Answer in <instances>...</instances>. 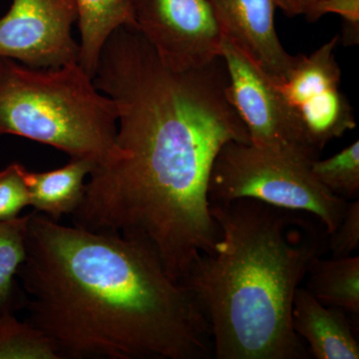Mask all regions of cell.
I'll list each match as a JSON object with an SVG mask.
<instances>
[{"mask_svg":"<svg viewBox=\"0 0 359 359\" xmlns=\"http://www.w3.org/2000/svg\"><path fill=\"white\" fill-rule=\"evenodd\" d=\"M94 168L93 163L82 159H70L65 167L42 173L29 172L23 167L30 205L54 221L73 214L83 200L85 179Z\"/></svg>","mask_w":359,"mask_h":359,"instance_id":"obj_12","label":"cell"},{"mask_svg":"<svg viewBox=\"0 0 359 359\" xmlns=\"http://www.w3.org/2000/svg\"><path fill=\"white\" fill-rule=\"evenodd\" d=\"M29 214L0 222V316L25 309L27 295L16 280L25 259V238Z\"/></svg>","mask_w":359,"mask_h":359,"instance_id":"obj_15","label":"cell"},{"mask_svg":"<svg viewBox=\"0 0 359 359\" xmlns=\"http://www.w3.org/2000/svg\"><path fill=\"white\" fill-rule=\"evenodd\" d=\"M219 229L180 283L211 328L218 359H306L292 325L295 290L328 248L313 215L238 199L210 205Z\"/></svg>","mask_w":359,"mask_h":359,"instance_id":"obj_3","label":"cell"},{"mask_svg":"<svg viewBox=\"0 0 359 359\" xmlns=\"http://www.w3.org/2000/svg\"><path fill=\"white\" fill-rule=\"evenodd\" d=\"M292 325L316 359H358L359 344L344 309L321 304L306 287L295 290Z\"/></svg>","mask_w":359,"mask_h":359,"instance_id":"obj_11","label":"cell"},{"mask_svg":"<svg viewBox=\"0 0 359 359\" xmlns=\"http://www.w3.org/2000/svg\"><path fill=\"white\" fill-rule=\"evenodd\" d=\"M136 28L172 69L204 67L221 56L222 33L208 0H129Z\"/></svg>","mask_w":359,"mask_h":359,"instance_id":"obj_8","label":"cell"},{"mask_svg":"<svg viewBox=\"0 0 359 359\" xmlns=\"http://www.w3.org/2000/svg\"><path fill=\"white\" fill-rule=\"evenodd\" d=\"M23 167L20 163H13L0 171V222L18 218L20 212L30 205Z\"/></svg>","mask_w":359,"mask_h":359,"instance_id":"obj_18","label":"cell"},{"mask_svg":"<svg viewBox=\"0 0 359 359\" xmlns=\"http://www.w3.org/2000/svg\"><path fill=\"white\" fill-rule=\"evenodd\" d=\"M117 121L112 99L78 63L36 69L0 56V136L39 142L96 168L119 153Z\"/></svg>","mask_w":359,"mask_h":359,"instance_id":"obj_4","label":"cell"},{"mask_svg":"<svg viewBox=\"0 0 359 359\" xmlns=\"http://www.w3.org/2000/svg\"><path fill=\"white\" fill-rule=\"evenodd\" d=\"M328 247L332 257L351 256L359 247V201L353 200L347 204L344 218L332 235H330Z\"/></svg>","mask_w":359,"mask_h":359,"instance_id":"obj_20","label":"cell"},{"mask_svg":"<svg viewBox=\"0 0 359 359\" xmlns=\"http://www.w3.org/2000/svg\"><path fill=\"white\" fill-rule=\"evenodd\" d=\"M80 32L78 65L92 79L95 77L101 52L115 30L136 28L129 0H75Z\"/></svg>","mask_w":359,"mask_h":359,"instance_id":"obj_13","label":"cell"},{"mask_svg":"<svg viewBox=\"0 0 359 359\" xmlns=\"http://www.w3.org/2000/svg\"><path fill=\"white\" fill-rule=\"evenodd\" d=\"M77 20L75 0H13L0 18V56L36 69L78 63L80 46L71 34Z\"/></svg>","mask_w":359,"mask_h":359,"instance_id":"obj_9","label":"cell"},{"mask_svg":"<svg viewBox=\"0 0 359 359\" xmlns=\"http://www.w3.org/2000/svg\"><path fill=\"white\" fill-rule=\"evenodd\" d=\"M28 323L61 359H205L211 328L148 245L30 212L18 268Z\"/></svg>","mask_w":359,"mask_h":359,"instance_id":"obj_2","label":"cell"},{"mask_svg":"<svg viewBox=\"0 0 359 359\" xmlns=\"http://www.w3.org/2000/svg\"><path fill=\"white\" fill-rule=\"evenodd\" d=\"M222 36L236 45L273 79L289 74L299 55H290L276 32L273 0H208Z\"/></svg>","mask_w":359,"mask_h":359,"instance_id":"obj_10","label":"cell"},{"mask_svg":"<svg viewBox=\"0 0 359 359\" xmlns=\"http://www.w3.org/2000/svg\"><path fill=\"white\" fill-rule=\"evenodd\" d=\"M311 173L330 192L342 199H358L359 142L325 160H314Z\"/></svg>","mask_w":359,"mask_h":359,"instance_id":"obj_17","label":"cell"},{"mask_svg":"<svg viewBox=\"0 0 359 359\" xmlns=\"http://www.w3.org/2000/svg\"><path fill=\"white\" fill-rule=\"evenodd\" d=\"M306 276V289L321 304L359 316L358 256L316 257Z\"/></svg>","mask_w":359,"mask_h":359,"instance_id":"obj_14","label":"cell"},{"mask_svg":"<svg viewBox=\"0 0 359 359\" xmlns=\"http://www.w3.org/2000/svg\"><path fill=\"white\" fill-rule=\"evenodd\" d=\"M0 359H61L55 346L39 328L14 313L0 316Z\"/></svg>","mask_w":359,"mask_h":359,"instance_id":"obj_16","label":"cell"},{"mask_svg":"<svg viewBox=\"0 0 359 359\" xmlns=\"http://www.w3.org/2000/svg\"><path fill=\"white\" fill-rule=\"evenodd\" d=\"M327 13L339 14L344 18V43L359 41V0H318L306 20L316 21Z\"/></svg>","mask_w":359,"mask_h":359,"instance_id":"obj_19","label":"cell"},{"mask_svg":"<svg viewBox=\"0 0 359 359\" xmlns=\"http://www.w3.org/2000/svg\"><path fill=\"white\" fill-rule=\"evenodd\" d=\"M276 7L282 9L290 18L304 15L308 18L318 0H273Z\"/></svg>","mask_w":359,"mask_h":359,"instance_id":"obj_21","label":"cell"},{"mask_svg":"<svg viewBox=\"0 0 359 359\" xmlns=\"http://www.w3.org/2000/svg\"><path fill=\"white\" fill-rule=\"evenodd\" d=\"M221 56L229 74L226 95L244 122L250 144L309 162L318 159L302 142L273 78L224 37Z\"/></svg>","mask_w":359,"mask_h":359,"instance_id":"obj_7","label":"cell"},{"mask_svg":"<svg viewBox=\"0 0 359 359\" xmlns=\"http://www.w3.org/2000/svg\"><path fill=\"white\" fill-rule=\"evenodd\" d=\"M313 162L275 154L252 144H224L212 164L208 187L210 205L254 199L290 211L313 215L334 233L346 212V200L321 185Z\"/></svg>","mask_w":359,"mask_h":359,"instance_id":"obj_5","label":"cell"},{"mask_svg":"<svg viewBox=\"0 0 359 359\" xmlns=\"http://www.w3.org/2000/svg\"><path fill=\"white\" fill-rule=\"evenodd\" d=\"M337 35L309 56L299 55L285 79H273L302 142L316 155L334 139L355 128L353 109L340 91L335 60Z\"/></svg>","mask_w":359,"mask_h":359,"instance_id":"obj_6","label":"cell"},{"mask_svg":"<svg viewBox=\"0 0 359 359\" xmlns=\"http://www.w3.org/2000/svg\"><path fill=\"white\" fill-rule=\"evenodd\" d=\"M93 81L115 103L119 155L89 175L73 226L143 243L179 283L219 240L208 199L217 155L228 142L250 144L226 95V63L172 69L123 26L104 45Z\"/></svg>","mask_w":359,"mask_h":359,"instance_id":"obj_1","label":"cell"}]
</instances>
